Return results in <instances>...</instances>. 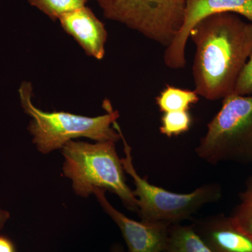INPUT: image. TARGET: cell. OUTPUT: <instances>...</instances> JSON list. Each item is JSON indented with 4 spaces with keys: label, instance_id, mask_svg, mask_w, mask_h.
Listing matches in <instances>:
<instances>
[{
    "label": "cell",
    "instance_id": "10",
    "mask_svg": "<svg viewBox=\"0 0 252 252\" xmlns=\"http://www.w3.org/2000/svg\"><path fill=\"white\" fill-rule=\"evenodd\" d=\"M64 31L79 43L89 56L101 60L105 53L107 32L90 8L83 6L59 18Z\"/></svg>",
    "mask_w": 252,
    "mask_h": 252
},
{
    "label": "cell",
    "instance_id": "2",
    "mask_svg": "<svg viewBox=\"0 0 252 252\" xmlns=\"http://www.w3.org/2000/svg\"><path fill=\"white\" fill-rule=\"evenodd\" d=\"M61 151L64 159L63 175L72 181L77 195L87 198L94 189H104L116 194L127 210L138 212L137 200L126 183V172L115 142L91 144L71 140Z\"/></svg>",
    "mask_w": 252,
    "mask_h": 252
},
{
    "label": "cell",
    "instance_id": "13",
    "mask_svg": "<svg viewBox=\"0 0 252 252\" xmlns=\"http://www.w3.org/2000/svg\"><path fill=\"white\" fill-rule=\"evenodd\" d=\"M238 197L239 203L230 216L244 229L252 233V175L245 181V187Z\"/></svg>",
    "mask_w": 252,
    "mask_h": 252
},
{
    "label": "cell",
    "instance_id": "18",
    "mask_svg": "<svg viewBox=\"0 0 252 252\" xmlns=\"http://www.w3.org/2000/svg\"><path fill=\"white\" fill-rule=\"evenodd\" d=\"M9 215L7 212L0 209V230L4 227L5 223L9 219Z\"/></svg>",
    "mask_w": 252,
    "mask_h": 252
},
{
    "label": "cell",
    "instance_id": "5",
    "mask_svg": "<svg viewBox=\"0 0 252 252\" xmlns=\"http://www.w3.org/2000/svg\"><path fill=\"white\" fill-rule=\"evenodd\" d=\"M207 125L195 149L200 159L218 165L224 162L252 163V94H233Z\"/></svg>",
    "mask_w": 252,
    "mask_h": 252
},
{
    "label": "cell",
    "instance_id": "12",
    "mask_svg": "<svg viewBox=\"0 0 252 252\" xmlns=\"http://www.w3.org/2000/svg\"><path fill=\"white\" fill-rule=\"evenodd\" d=\"M198 100L199 95L195 91L168 85L156 98L158 107L163 113L189 111Z\"/></svg>",
    "mask_w": 252,
    "mask_h": 252
},
{
    "label": "cell",
    "instance_id": "4",
    "mask_svg": "<svg viewBox=\"0 0 252 252\" xmlns=\"http://www.w3.org/2000/svg\"><path fill=\"white\" fill-rule=\"evenodd\" d=\"M114 127L119 131L124 144L125 157L122 162L126 173L133 181L134 195L137 200L138 216L147 223L177 224L190 220L205 205L216 203L222 196V189L218 183L200 186L193 191L177 193L149 183L136 171L132 162V149L126 142L117 122Z\"/></svg>",
    "mask_w": 252,
    "mask_h": 252
},
{
    "label": "cell",
    "instance_id": "16",
    "mask_svg": "<svg viewBox=\"0 0 252 252\" xmlns=\"http://www.w3.org/2000/svg\"><path fill=\"white\" fill-rule=\"evenodd\" d=\"M234 94L240 95L252 94V53L239 77Z\"/></svg>",
    "mask_w": 252,
    "mask_h": 252
},
{
    "label": "cell",
    "instance_id": "19",
    "mask_svg": "<svg viewBox=\"0 0 252 252\" xmlns=\"http://www.w3.org/2000/svg\"><path fill=\"white\" fill-rule=\"evenodd\" d=\"M111 252H126L121 244L115 243L111 248Z\"/></svg>",
    "mask_w": 252,
    "mask_h": 252
},
{
    "label": "cell",
    "instance_id": "15",
    "mask_svg": "<svg viewBox=\"0 0 252 252\" xmlns=\"http://www.w3.org/2000/svg\"><path fill=\"white\" fill-rule=\"evenodd\" d=\"M192 117L189 111L163 113L160 132L167 137H175L190 130Z\"/></svg>",
    "mask_w": 252,
    "mask_h": 252
},
{
    "label": "cell",
    "instance_id": "8",
    "mask_svg": "<svg viewBox=\"0 0 252 252\" xmlns=\"http://www.w3.org/2000/svg\"><path fill=\"white\" fill-rule=\"evenodd\" d=\"M105 193L106 190L102 189L94 190L104 211L120 229L127 252H165L170 225L131 220L111 205Z\"/></svg>",
    "mask_w": 252,
    "mask_h": 252
},
{
    "label": "cell",
    "instance_id": "3",
    "mask_svg": "<svg viewBox=\"0 0 252 252\" xmlns=\"http://www.w3.org/2000/svg\"><path fill=\"white\" fill-rule=\"evenodd\" d=\"M18 92L24 112L32 118L28 130L32 135L33 143L41 153L61 149L68 142L79 137L115 143L122 140L119 131L113 126L119 118V113L113 110L106 102L107 114L88 117L64 112H46L37 108L32 102L31 83L23 82Z\"/></svg>",
    "mask_w": 252,
    "mask_h": 252
},
{
    "label": "cell",
    "instance_id": "1",
    "mask_svg": "<svg viewBox=\"0 0 252 252\" xmlns=\"http://www.w3.org/2000/svg\"><path fill=\"white\" fill-rule=\"evenodd\" d=\"M195 48L193 77L199 96L210 101L234 94L252 53V22L233 13L210 15L189 33Z\"/></svg>",
    "mask_w": 252,
    "mask_h": 252
},
{
    "label": "cell",
    "instance_id": "7",
    "mask_svg": "<svg viewBox=\"0 0 252 252\" xmlns=\"http://www.w3.org/2000/svg\"><path fill=\"white\" fill-rule=\"evenodd\" d=\"M220 13H233L252 22V0H186L183 24L170 45L165 48V65L172 69L185 67L186 48L190 31L204 18Z\"/></svg>",
    "mask_w": 252,
    "mask_h": 252
},
{
    "label": "cell",
    "instance_id": "9",
    "mask_svg": "<svg viewBox=\"0 0 252 252\" xmlns=\"http://www.w3.org/2000/svg\"><path fill=\"white\" fill-rule=\"evenodd\" d=\"M194 230L212 252H252V233L223 214L195 220Z\"/></svg>",
    "mask_w": 252,
    "mask_h": 252
},
{
    "label": "cell",
    "instance_id": "17",
    "mask_svg": "<svg viewBox=\"0 0 252 252\" xmlns=\"http://www.w3.org/2000/svg\"><path fill=\"white\" fill-rule=\"evenodd\" d=\"M0 252H16L14 244L9 238L0 236Z\"/></svg>",
    "mask_w": 252,
    "mask_h": 252
},
{
    "label": "cell",
    "instance_id": "6",
    "mask_svg": "<svg viewBox=\"0 0 252 252\" xmlns=\"http://www.w3.org/2000/svg\"><path fill=\"white\" fill-rule=\"evenodd\" d=\"M109 20L167 48L182 24L186 0H96Z\"/></svg>",
    "mask_w": 252,
    "mask_h": 252
},
{
    "label": "cell",
    "instance_id": "11",
    "mask_svg": "<svg viewBox=\"0 0 252 252\" xmlns=\"http://www.w3.org/2000/svg\"><path fill=\"white\" fill-rule=\"evenodd\" d=\"M165 252H212L194 230L193 225H170Z\"/></svg>",
    "mask_w": 252,
    "mask_h": 252
},
{
    "label": "cell",
    "instance_id": "14",
    "mask_svg": "<svg viewBox=\"0 0 252 252\" xmlns=\"http://www.w3.org/2000/svg\"><path fill=\"white\" fill-rule=\"evenodd\" d=\"M89 0H28L50 18L56 21L63 15L85 6Z\"/></svg>",
    "mask_w": 252,
    "mask_h": 252
}]
</instances>
